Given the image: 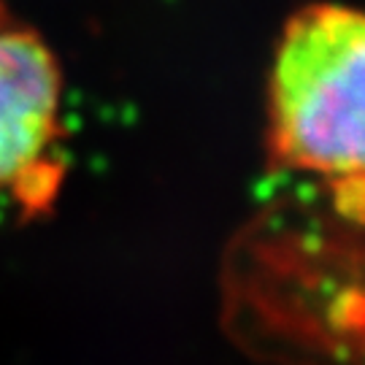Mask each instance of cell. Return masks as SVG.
<instances>
[{
	"label": "cell",
	"instance_id": "obj_1",
	"mask_svg": "<svg viewBox=\"0 0 365 365\" xmlns=\"http://www.w3.org/2000/svg\"><path fill=\"white\" fill-rule=\"evenodd\" d=\"M268 146L282 168L365 173V9L314 3L289 16L268 78Z\"/></svg>",
	"mask_w": 365,
	"mask_h": 365
},
{
	"label": "cell",
	"instance_id": "obj_2",
	"mask_svg": "<svg viewBox=\"0 0 365 365\" xmlns=\"http://www.w3.org/2000/svg\"><path fill=\"white\" fill-rule=\"evenodd\" d=\"M63 71L49 43L0 6V206L36 214L63 182Z\"/></svg>",
	"mask_w": 365,
	"mask_h": 365
}]
</instances>
